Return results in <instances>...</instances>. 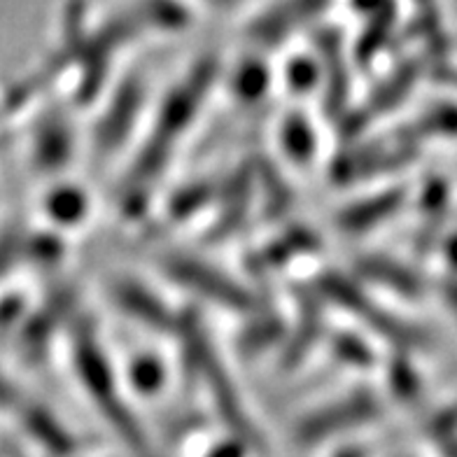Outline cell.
Segmentation results:
<instances>
[{"instance_id":"30bf717a","label":"cell","mask_w":457,"mask_h":457,"mask_svg":"<svg viewBox=\"0 0 457 457\" xmlns=\"http://www.w3.org/2000/svg\"><path fill=\"white\" fill-rule=\"evenodd\" d=\"M445 299H448V303H451V308L457 313V283L455 285H448V289H445Z\"/></svg>"},{"instance_id":"5b68a950","label":"cell","mask_w":457,"mask_h":457,"mask_svg":"<svg viewBox=\"0 0 457 457\" xmlns=\"http://www.w3.org/2000/svg\"><path fill=\"white\" fill-rule=\"evenodd\" d=\"M403 194H386L380 199H371L367 204H357L350 212H345L343 217V224L348 227V231H364V227H371L376 222H383L386 217H390L395 212L399 204H402Z\"/></svg>"},{"instance_id":"ba28073f","label":"cell","mask_w":457,"mask_h":457,"mask_svg":"<svg viewBox=\"0 0 457 457\" xmlns=\"http://www.w3.org/2000/svg\"><path fill=\"white\" fill-rule=\"evenodd\" d=\"M14 402V390L7 380H0V406H10Z\"/></svg>"},{"instance_id":"277c9868","label":"cell","mask_w":457,"mask_h":457,"mask_svg":"<svg viewBox=\"0 0 457 457\" xmlns=\"http://www.w3.org/2000/svg\"><path fill=\"white\" fill-rule=\"evenodd\" d=\"M166 271L170 278L180 280L185 287L194 289L196 295L208 296L212 301H220L222 306L228 308H247L250 306V295L245 289L238 287L231 278L215 271L212 266L204 264L199 259L189 257H170L166 262Z\"/></svg>"},{"instance_id":"3957f363","label":"cell","mask_w":457,"mask_h":457,"mask_svg":"<svg viewBox=\"0 0 457 457\" xmlns=\"http://www.w3.org/2000/svg\"><path fill=\"white\" fill-rule=\"evenodd\" d=\"M78 364L85 373V383L87 390L96 403L101 406V411L105 413L114 428L120 429V434L131 445H143V434H140L138 425L131 418L129 409L120 402V395L114 392L112 378H110L108 369H105V361L103 357H96V348L94 345H82V350L78 348Z\"/></svg>"},{"instance_id":"8fae6325","label":"cell","mask_w":457,"mask_h":457,"mask_svg":"<svg viewBox=\"0 0 457 457\" xmlns=\"http://www.w3.org/2000/svg\"><path fill=\"white\" fill-rule=\"evenodd\" d=\"M337 457H367V453L361 451V448L360 451H357V448H350V451H345L343 455H337Z\"/></svg>"},{"instance_id":"9c48e42d","label":"cell","mask_w":457,"mask_h":457,"mask_svg":"<svg viewBox=\"0 0 457 457\" xmlns=\"http://www.w3.org/2000/svg\"><path fill=\"white\" fill-rule=\"evenodd\" d=\"M211 457H243V455L236 451L234 445H224V448H217Z\"/></svg>"},{"instance_id":"8992f818","label":"cell","mask_w":457,"mask_h":457,"mask_svg":"<svg viewBox=\"0 0 457 457\" xmlns=\"http://www.w3.org/2000/svg\"><path fill=\"white\" fill-rule=\"evenodd\" d=\"M29 428L30 434H33L40 444H45L54 453L66 455L72 448V439L66 434V429L61 428V425H56V420H52L49 413H45V411H30Z\"/></svg>"},{"instance_id":"7a4b0ae2","label":"cell","mask_w":457,"mask_h":457,"mask_svg":"<svg viewBox=\"0 0 457 457\" xmlns=\"http://www.w3.org/2000/svg\"><path fill=\"white\" fill-rule=\"evenodd\" d=\"M378 413L380 403L373 395L369 392L350 395L348 399L329 403L325 409L308 415L306 420H301L296 428V441L303 445H315L320 441H327L331 436L348 432V429L361 428V425L376 420Z\"/></svg>"},{"instance_id":"52a82bcc","label":"cell","mask_w":457,"mask_h":457,"mask_svg":"<svg viewBox=\"0 0 457 457\" xmlns=\"http://www.w3.org/2000/svg\"><path fill=\"white\" fill-rule=\"evenodd\" d=\"M364 271H367V276L376 278V280L387 278V283H390L387 287L397 289L402 295H418V289H420V283H418V278L413 273L406 271L403 266L392 264L387 259H371V262L364 264Z\"/></svg>"},{"instance_id":"6da1fadb","label":"cell","mask_w":457,"mask_h":457,"mask_svg":"<svg viewBox=\"0 0 457 457\" xmlns=\"http://www.w3.org/2000/svg\"><path fill=\"white\" fill-rule=\"evenodd\" d=\"M211 79V72L208 68H199L196 78L192 82H185L180 89L175 91L173 96L166 101L162 114H159V127L157 133L152 136V140L145 145L143 159L138 162V166L133 169L131 187H129V199H133V194L140 187H147L152 180H157L162 175V166L169 157L170 145H175V140L180 138V133L185 131L189 120H192L194 110L199 108L201 94H204L205 85Z\"/></svg>"}]
</instances>
